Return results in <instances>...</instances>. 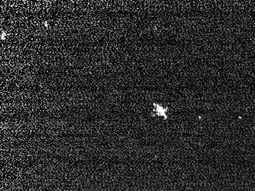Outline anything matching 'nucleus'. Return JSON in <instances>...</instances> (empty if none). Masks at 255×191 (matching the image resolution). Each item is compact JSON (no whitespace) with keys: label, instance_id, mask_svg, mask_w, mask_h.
Returning a JSON list of instances; mask_svg holds the SVG:
<instances>
[{"label":"nucleus","instance_id":"obj_1","mask_svg":"<svg viewBox=\"0 0 255 191\" xmlns=\"http://www.w3.org/2000/svg\"><path fill=\"white\" fill-rule=\"evenodd\" d=\"M154 108H155L154 112L156 113L157 115H158V116H162L164 118V119H166L167 118L166 109L163 108L162 106H161V105L155 104V103H154Z\"/></svg>","mask_w":255,"mask_h":191}]
</instances>
